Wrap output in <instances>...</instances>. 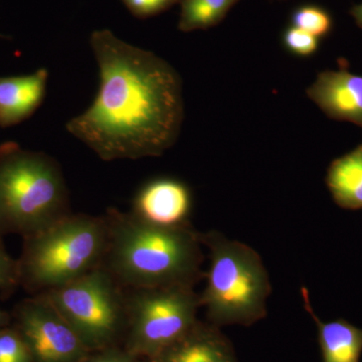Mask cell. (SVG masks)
<instances>
[{
  "instance_id": "obj_1",
  "label": "cell",
  "mask_w": 362,
  "mask_h": 362,
  "mask_svg": "<svg viewBox=\"0 0 362 362\" xmlns=\"http://www.w3.org/2000/svg\"><path fill=\"white\" fill-rule=\"evenodd\" d=\"M90 44L99 90L66 131L104 161L161 156L177 141L185 120L180 76L165 59L110 30H95Z\"/></svg>"
},
{
  "instance_id": "obj_2",
  "label": "cell",
  "mask_w": 362,
  "mask_h": 362,
  "mask_svg": "<svg viewBox=\"0 0 362 362\" xmlns=\"http://www.w3.org/2000/svg\"><path fill=\"white\" fill-rule=\"evenodd\" d=\"M108 246L102 267L126 290L194 285L204 277L201 233L162 228L115 209L106 214Z\"/></svg>"
},
{
  "instance_id": "obj_3",
  "label": "cell",
  "mask_w": 362,
  "mask_h": 362,
  "mask_svg": "<svg viewBox=\"0 0 362 362\" xmlns=\"http://www.w3.org/2000/svg\"><path fill=\"white\" fill-rule=\"evenodd\" d=\"M108 239L106 216L69 214L23 238L18 259L20 285L37 295L70 284L102 265Z\"/></svg>"
},
{
  "instance_id": "obj_4",
  "label": "cell",
  "mask_w": 362,
  "mask_h": 362,
  "mask_svg": "<svg viewBox=\"0 0 362 362\" xmlns=\"http://www.w3.org/2000/svg\"><path fill=\"white\" fill-rule=\"evenodd\" d=\"M70 213L58 162L16 142L0 145V235L30 237Z\"/></svg>"
},
{
  "instance_id": "obj_5",
  "label": "cell",
  "mask_w": 362,
  "mask_h": 362,
  "mask_svg": "<svg viewBox=\"0 0 362 362\" xmlns=\"http://www.w3.org/2000/svg\"><path fill=\"white\" fill-rule=\"evenodd\" d=\"M209 249L206 286L199 295L213 325H251L265 318L272 287L261 256L252 247L218 232L201 233Z\"/></svg>"
},
{
  "instance_id": "obj_6",
  "label": "cell",
  "mask_w": 362,
  "mask_h": 362,
  "mask_svg": "<svg viewBox=\"0 0 362 362\" xmlns=\"http://www.w3.org/2000/svg\"><path fill=\"white\" fill-rule=\"evenodd\" d=\"M42 295L90 352L115 347L125 337L127 292L104 267Z\"/></svg>"
},
{
  "instance_id": "obj_7",
  "label": "cell",
  "mask_w": 362,
  "mask_h": 362,
  "mask_svg": "<svg viewBox=\"0 0 362 362\" xmlns=\"http://www.w3.org/2000/svg\"><path fill=\"white\" fill-rule=\"evenodd\" d=\"M201 307V297L189 286L130 290L123 349L150 361L194 327Z\"/></svg>"
},
{
  "instance_id": "obj_8",
  "label": "cell",
  "mask_w": 362,
  "mask_h": 362,
  "mask_svg": "<svg viewBox=\"0 0 362 362\" xmlns=\"http://www.w3.org/2000/svg\"><path fill=\"white\" fill-rule=\"evenodd\" d=\"M11 324L25 339L33 362H83L90 354L45 295L16 305Z\"/></svg>"
},
{
  "instance_id": "obj_9",
  "label": "cell",
  "mask_w": 362,
  "mask_h": 362,
  "mask_svg": "<svg viewBox=\"0 0 362 362\" xmlns=\"http://www.w3.org/2000/svg\"><path fill=\"white\" fill-rule=\"evenodd\" d=\"M192 195L182 181L159 177L145 183L133 201L132 213L139 220L162 228L189 226Z\"/></svg>"
},
{
  "instance_id": "obj_10",
  "label": "cell",
  "mask_w": 362,
  "mask_h": 362,
  "mask_svg": "<svg viewBox=\"0 0 362 362\" xmlns=\"http://www.w3.org/2000/svg\"><path fill=\"white\" fill-rule=\"evenodd\" d=\"M306 94L330 119L362 128V76L350 73L346 64L320 71Z\"/></svg>"
},
{
  "instance_id": "obj_11",
  "label": "cell",
  "mask_w": 362,
  "mask_h": 362,
  "mask_svg": "<svg viewBox=\"0 0 362 362\" xmlns=\"http://www.w3.org/2000/svg\"><path fill=\"white\" fill-rule=\"evenodd\" d=\"M49 71L0 78V127L18 125L40 108L47 92Z\"/></svg>"
},
{
  "instance_id": "obj_12",
  "label": "cell",
  "mask_w": 362,
  "mask_h": 362,
  "mask_svg": "<svg viewBox=\"0 0 362 362\" xmlns=\"http://www.w3.org/2000/svg\"><path fill=\"white\" fill-rule=\"evenodd\" d=\"M149 362H237L230 344L216 329L197 321L185 337Z\"/></svg>"
},
{
  "instance_id": "obj_13",
  "label": "cell",
  "mask_w": 362,
  "mask_h": 362,
  "mask_svg": "<svg viewBox=\"0 0 362 362\" xmlns=\"http://www.w3.org/2000/svg\"><path fill=\"white\" fill-rule=\"evenodd\" d=\"M301 292L305 309L318 327L323 362H359L362 354V329L343 319L322 322L312 308L307 288H302Z\"/></svg>"
},
{
  "instance_id": "obj_14",
  "label": "cell",
  "mask_w": 362,
  "mask_h": 362,
  "mask_svg": "<svg viewBox=\"0 0 362 362\" xmlns=\"http://www.w3.org/2000/svg\"><path fill=\"white\" fill-rule=\"evenodd\" d=\"M325 182L338 206L349 211L362 209V143L331 162Z\"/></svg>"
},
{
  "instance_id": "obj_15",
  "label": "cell",
  "mask_w": 362,
  "mask_h": 362,
  "mask_svg": "<svg viewBox=\"0 0 362 362\" xmlns=\"http://www.w3.org/2000/svg\"><path fill=\"white\" fill-rule=\"evenodd\" d=\"M239 0H180L181 32L207 30L218 25Z\"/></svg>"
},
{
  "instance_id": "obj_16",
  "label": "cell",
  "mask_w": 362,
  "mask_h": 362,
  "mask_svg": "<svg viewBox=\"0 0 362 362\" xmlns=\"http://www.w3.org/2000/svg\"><path fill=\"white\" fill-rule=\"evenodd\" d=\"M291 25L321 40L327 37L332 30L333 20L331 14L323 7L316 4H303L293 11Z\"/></svg>"
},
{
  "instance_id": "obj_17",
  "label": "cell",
  "mask_w": 362,
  "mask_h": 362,
  "mask_svg": "<svg viewBox=\"0 0 362 362\" xmlns=\"http://www.w3.org/2000/svg\"><path fill=\"white\" fill-rule=\"evenodd\" d=\"M0 362H33L25 339L13 324L0 328Z\"/></svg>"
},
{
  "instance_id": "obj_18",
  "label": "cell",
  "mask_w": 362,
  "mask_h": 362,
  "mask_svg": "<svg viewBox=\"0 0 362 362\" xmlns=\"http://www.w3.org/2000/svg\"><path fill=\"white\" fill-rule=\"evenodd\" d=\"M318 37L290 25L283 33L282 42L286 51L299 58H309L319 49Z\"/></svg>"
},
{
  "instance_id": "obj_19",
  "label": "cell",
  "mask_w": 362,
  "mask_h": 362,
  "mask_svg": "<svg viewBox=\"0 0 362 362\" xmlns=\"http://www.w3.org/2000/svg\"><path fill=\"white\" fill-rule=\"evenodd\" d=\"M131 13L138 18H149L171 8L180 0H122Z\"/></svg>"
},
{
  "instance_id": "obj_20",
  "label": "cell",
  "mask_w": 362,
  "mask_h": 362,
  "mask_svg": "<svg viewBox=\"0 0 362 362\" xmlns=\"http://www.w3.org/2000/svg\"><path fill=\"white\" fill-rule=\"evenodd\" d=\"M20 285L18 259L7 254L4 245L0 244V291L8 292Z\"/></svg>"
},
{
  "instance_id": "obj_21",
  "label": "cell",
  "mask_w": 362,
  "mask_h": 362,
  "mask_svg": "<svg viewBox=\"0 0 362 362\" xmlns=\"http://www.w3.org/2000/svg\"><path fill=\"white\" fill-rule=\"evenodd\" d=\"M83 362H136V358L125 349L115 346L90 352Z\"/></svg>"
},
{
  "instance_id": "obj_22",
  "label": "cell",
  "mask_w": 362,
  "mask_h": 362,
  "mask_svg": "<svg viewBox=\"0 0 362 362\" xmlns=\"http://www.w3.org/2000/svg\"><path fill=\"white\" fill-rule=\"evenodd\" d=\"M350 14L356 21V25L362 30V4L352 6V8L350 9Z\"/></svg>"
},
{
  "instance_id": "obj_23",
  "label": "cell",
  "mask_w": 362,
  "mask_h": 362,
  "mask_svg": "<svg viewBox=\"0 0 362 362\" xmlns=\"http://www.w3.org/2000/svg\"><path fill=\"white\" fill-rule=\"evenodd\" d=\"M11 315H9L7 312L0 309V328L6 327V326L11 325Z\"/></svg>"
},
{
  "instance_id": "obj_24",
  "label": "cell",
  "mask_w": 362,
  "mask_h": 362,
  "mask_svg": "<svg viewBox=\"0 0 362 362\" xmlns=\"http://www.w3.org/2000/svg\"><path fill=\"white\" fill-rule=\"evenodd\" d=\"M0 244H2V242H1V235H0Z\"/></svg>"
}]
</instances>
